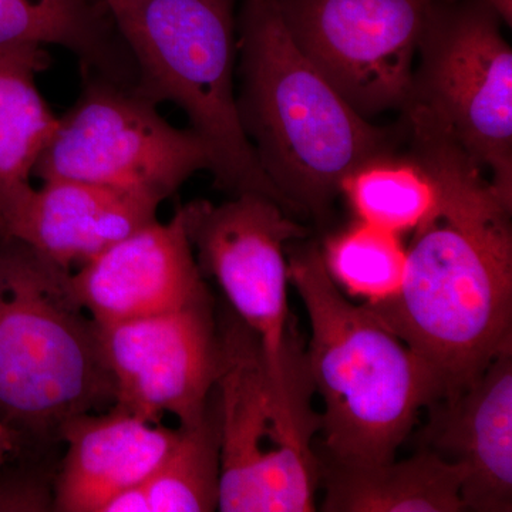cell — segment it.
<instances>
[{"instance_id":"2","label":"cell","mask_w":512,"mask_h":512,"mask_svg":"<svg viewBox=\"0 0 512 512\" xmlns=\"http://www.w3.org/2000/svg\"><path fill=\"white\" fill-rule=\"evenodd\" d=\"M239 119L286 211L323 217L340 184L392 137L360 116L295 45L276 0L237 19Z\"/></svg>"},{"instance_id":"22","label":"cell","mask_w":512,"mask_h":512,"mask_svg":"<svg viewBox=\"0 0 512 512\" xmlns=\"http://www.w3.org/2000/svg\"><path fill=\"white\" fill-rule=\"evenodd\" d=\"M52 457L18 456L0 471V511H53L57 468Z\"/></svg>"},{"instance_id":"23","label":"cell","mask_w":512,"mask_h":512,"mask_svg":"<svg viewBox=\"0 0 512 512\" xmlns=\"http://www.w3.org/2000/svg\"><path fill=\"white\" fill-rule=\"evenodd\" d=\"M104 512H150L144 483L131 485L121 491L107 504Z\"/></svg>"},{"instance_id":"19","label":"cell","mask_w":512,"mask_h":512,"mask_svg":"<svg viewBox=\"0 0 512 512\" xmlns=\"http://www.w3.org/2000/svg\"><path fill=\"white\" fill-rule=\"evenodd\" d=\"M356 220L403 235L440 214L439 181L412 154H380L359 165L340 184Z\"/></svg>"},{"instance_id":"4","label":"cell","mask_w":512,"mask_h":512,"mask_svg":"<svg viewBox=\"0 0 512 512\" xmlns=\"http://www.w3.org/2000/svg\"><path fill=\"white\" fill-rule=\"evenodd\" d=\"M114 404L99 325L72 272L15 238H0V424L19 456L52 457L70 420Z\"/></svg>"},{"instance_id":"9","label":"cell","mask_w":512,"mask_h":512,"mask_svg":"<svg viewBox=\"0 0 512 512\" xmlns=\"http://www.w3.org/2000/svg\"><path fill=\"white\" fill-rule=\"evenodd\" d=\"M185 225L202 275L215 279L232 312L261 342L268 372L288 379L301 363L289 326L288 255L306 229L279 202L258 192L232 195L220 205H183Z\"/></svg>"},{"instance_id":"6","label":"cell","mask_w":512,"mask_h":512,"mask_svg":"<svg viewBox=\"0 0 512 512\" xmlns=\"http://www.w3.org/2000/svg\"><path fill=\"white\" fill-rule=\"evenodd\" d=\"M220 373L215 384L221 443L222 512L316 510L320 460L308 363L288 379L268 372L254 332L228 312L218 325Z\"/></svg>"},{"instance_id":"7","label":"cell","mask_w":512,"mask_h":512,"mask_svg":"<svg viewBox=\"0 0 512 512\" xmlns=\"http://www.w3.org/2000/svg\"><path fill=\"white\" fill-rule=\"evenodd\" d=\"M501 23L484 0H433L407 104L439 121L512 208V50Z\"/></svg>"},{"instance_id":"3","label":"cell","mask_w":512,"mask_h":512,"mask_svg":"<svg viewBox=\"0 0 512 512\" xmlns=\"http://www.w3.org/2000/svg\"><path fill=\"white\" fill-rule=\"evenodd\" d=\"M301 241L289 244L286 255L289 281L311 325L305 356L323 403L319 434L326 461H392L420 414L443 399L439 379L369 306L340 291L319 245Z\"/></svg>"},{"instance_id":"1","label":"cell","mask_w":512,"mask_h":512,"mask_svg":"<svg viewBox=\"0 0 512 512\" xmlns=\"http://www.w3.org/2000/svg\"><path fill=\"white\" fill-rule=\"evenodd\" d=\"M407 138L439 181L441 210L414 232L396 298L369 308L433 370L448 399L512 345L511 208L439 124L417 120Z\"/></svg>"},{"instance_id":"5","label":"cell","mask_w":512,"mask_h":512,"mask_svg":"<svg viewBox=\"0 0 512 512\" xmlns=\"http://www.w3.org/2000/svg\"><path fill=\"white\" fill-rule=\"evenodd\" d=\"M104 2L133 57L134 89L157 106L170 101L184 111L210 153L215 185L282 205L239 119L237 0Z\"/></svg>"},{"instance_id":"25","label":"cell","mask_w":512,"mask_h":512,"mask_svg":"<svg viewBox=\"0 0 512 512\" xmlns=\"http://www.w3.org/2000/svg\"><path fill=\"white\" fill-rule=\"evenodd\" d=\"M498 13L505 25H512V0H484Z\"/></svg>"},{"instance_id":"12","label":"cell","mask_w":512,"mask_h":512,"mask_svg":"<svg viewBox=\"0 0 512 512\" xmlns=\"http://www.w3.org/2000/svg\"><path fill=\"white\" fill-rule=\"evenodd\" d=\"M77 299L97 325L150 318L211 299L183 207L153 221L72 272Z\"/></svg>"},{"instance_id":"15","label":"cell","mask_w":512,"mask_h":512,"mask_svg":"<svg viewBox=\"0 0 512 512\" xmlns=\"http://www.w3.org/2000/svg\"><path fill=\"white\" fill-rule=\"evenodd\" d=\"M177 436L178 429L116 406L70 420L62 430L53 511L104 512L117 494L156 471Z\"/></svg>"},{"instance_id":"18","label":"cell","mask_w":512,"mask_h":512,"mask_svg":"<svg viewBox=\"0 0 512 512\" xmlns=\"http://www.w3.org/2000/svg\"><path fill=\"white\" fill-rule=\"evenodd\" d=\"M325 477L322 510L329 512H460L461 473L436 453L372 466L320 464Z\"/></svg>"},{"instance_id":"8","label":"cell","mask_w":512,"mask_h":512,"mask_svg":"<svg viewBox=\"0 0 512 512\" xmlns=\"http://www.w3.org/2000/svg\"><path fill=\"white\" fill-rule=\"evenodd\" d=\"M82 93L62 117L35 174L146 192L167 200L211 158L200 137L158 113L134 87L83 73Z\"/></svg>"},{"instance_id":"13","label":"cell","mask_w":512,"mask_h":512,"mask_svg":"<svg viewBox=\"0 0 512 512\" xmlns=\"http://www.w3.org/2000/svg\"><path fill=\"white\" fill-rule=\"evenodd\" d=\"M424 450L461 473L464 511L512 510V345L456 396L431 404Z\"/></svg>"},{"instance_id":"21","label":"cell","mask_w":512,"mask_h":512,"mask_svg":"<svg viewBox=\"0 0 512 512\" xmlns=\"http://www.w3.org/2000/svg\"><path fill=\"white\" fill-rule=\"evenodd\" d=\"M402 235L356 220L320 247L326 271L340 291L363 305L392 301L402 289L407 247Z\"/></svg>"},{"instance_id":"17","label":"cell","mask_w":512,"mask_h":512,"mask_svg":"<svg viewBox=\"0 0 512 512\" xmlns=\"http://www.w3.org/2000/svg\"><path fill=\"white\" fill-rule=\"evenodd\" d=\"M49 62L42 46L0 47V227L32 192L37 161L59 124L37 86Z\"/></svg>"},{"instance_id":"10","label":"cell","mask_w":512,"mask_h":512,"mask_svg":"<svg viewBox=\"0 0 512 512\" xmlns=\"http://www.w3.org/2000/svg\"><path fill=\"white\" fill-rule=\"evenodd\" d=\"M299 50L367 120L403 111L433 0H276Z\"/></svg>"},{"instance_id":"11","label":"cell","mask_w":512,"mask_h":512,"mask_svg":"<svg viewBox=\"0 0 512 512\" xmlns=\"http://www.w3.org/2000/svg\"><path fill=\"white\" fill-rule=\"evenodd\" d=\"M211 299L180 311L99 325L114 404L148 423L173 414L191 427L207 413L220 373Z\"/></svg>"},{"instance_id":"16","label":"cell","mask_w":512,"mask_h":512,"mask_svg":"<svg viewBox=\"0 0 512 512\" xmlns=\"http://www.w3.org/2000/svg\"><path fill=\"white\" fill-rule=\"evenodd\" d=\"M60 46L83 73L136 86L133 57L104 0H0V47Z\"/></svg>"},{"instance_id":"20","label":"cell","mask_w":512,"mask_h":512,"mask_svg":"<svg viewBox=\"0 0 512 512\" xmlns=\"http://www.w3.org/2000/svg\"><path fill=\"white\" fill-rule=\"evenodd\" d=\"M150 512H211L218 510L221 487V443L217 402L201 421L178 427L167 456L144 481Z\"/></svg>"},{"instance_id":"24","label":"cell","mask_w":512,"mask_h":512,"mask_svg":"<svg viewBox=\"0 0 512 512\" xmlns=\"http://www.w3.org/2000/svg\"><path fill=\"white\" fill-rule=\"evenodd\" d=\"M19 444L13 434L0 424V471L8 461L19 456Z\"/></svg>"},{"instance_id":"14","label":"cell","mask_w":512,"mask_h":512,"mask_svg":"<svg viewBox=\"0 0 512 512\" xmlns=\"http://www.w3.org/2000/svg\"><path fill=\"white\" fill-rule=\"evenodd\" d=\"M161 201L146 192L87 183L42 181L0 227L73 272L111 245L157 220Z\"/></svg>"}]
</instances>
